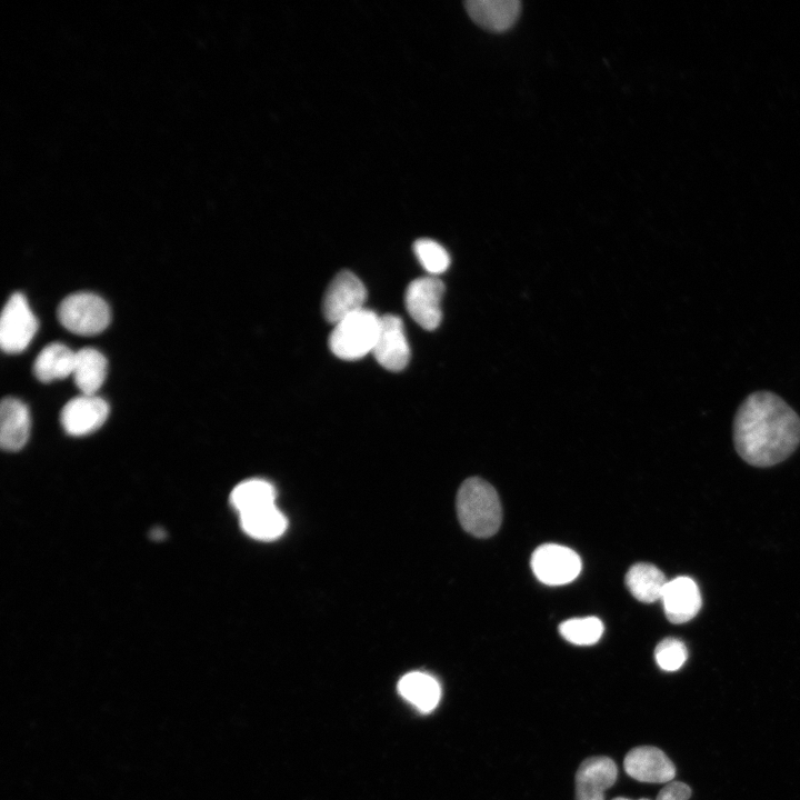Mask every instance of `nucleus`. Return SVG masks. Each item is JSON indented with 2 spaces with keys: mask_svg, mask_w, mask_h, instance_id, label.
I'll use <instances>...</instances> for the list:
<instances>
[{
  "mask_svg": "<svg viewBox=\"0 0 800 800\" xmlns=\"http://www.w3.org/2000/svg\"><path fill=\"white\" fill-rule=\"evenodd\" d=\"M738 454L754 467L786 460L800 443V418L779 396L753 392L739 407L733 422Z\"/></svg>",
  "mask_w": 800,
  "mask_h": 800,
  "instance_id": "1",
  "label": "nucleus"
},
{
  "mask_svg": "<svg viewBox=\"0 0 800 800\" xmlns=\"http://www.w3.org/2000/svg\"><path fill=\"white\" fill-rule=\"evenodd\" d=\"M461 527L477 538L493 536L502 521L501 503L494 488L481 478L467 479L457 493Z\"/></svg>",
  "mask_w": 800,
  "mask_h": 800,
  "instance_id": "2",
  "label": "nucleus"
},
{
  "mask_svg": "<svg viewBox=\"0 0 800 800\" xmlns=\"http://www.w3.org/2000/svg\"><path fill=\"white\" fill-rule=\"evenodd\" d=\"M380 317L361 309L334 324L329 336L331 352L343 360H358L372 352Z\"/></svg>",
  "mask_w": 800,
  "mask_h": 800,
  "instance_id": "3",
  "label": "nucleus"
},
{
  "mask_svg": "<svg viewBox=\"0 0 800 800\" xmlns=\"http://www.w3.org/2000/svg\"><path fill=\"white\" fill-rule=\"evenodd\" d=\"M58 319L69 331L92 336L103 331L111 319L107 302L90 292H77L64 298L58 308Z\"/></svg>",
  "mask_w": 800,
  "mask_h": 800,
  "instance_id": "4",
  "label": "nucleus"
},
{
  "mask_svg": "<svg viewBox=\"0 0 800 800\" xmlns=\"http://www.w3.org/2000/svg\"><path fill=\"white\" fill-rule=\"evenodd\" d=\"M38 330V320L28 300L14 292L6 302L0 320V346L7 353H19L28 348Z\"/></svg>",
  "mask_w": 800,
  "mask_h": 800,
  "instance_id": "5",
  "label": "nucleus"
},
{
  "mask_svg": "<svg viewBox=\"0 0 800 800\" xmlns=\"http://www.w3.org/2000/svg\"><path fill=\"white\" fill-rule=\"evenodd\" d=\"M531 569L544 584L561 586L573 581L581 571L580 557L570 548L546 543L531 557Z\"/></svg>",
  "mask_w": 800,
  "mask_h": 800,
  "instance_id": "6",
  "label": "nucleus"
},
{
  "mask_svg": "<svg viewBox=\"0 0 800 800\" xmlns=\"http://www.w3.org/2000/svg\"><path fill=\"white\" fill-rule=\"evenodd\" d=\"M443 282L434 276L411 281L404 293V304L411 318L423 329L434 330L442 319Z\"/></svg>",
  "mask_w": 800,
  "mask_h": 800,
  "instance_id": "7",
  "label": "nucleus"
},
{
  "mask_svg": "<svg viewBox=\"0 0 800 800\" xmlns=\"http://www.w3.org/2000/svg\"><path fill=\"white\" fill-rule=\"evenodd\" d=\"M367 290L351 271L339 272L328 286L322 301L323 316L333 326L364 308Z\"/></svg>",
  "mask_w": 800,
  "mask_h": 800,
  "instance_id": "8",
  "label": "nucleus"
},
{
  "mask_svg": "<svg viewBox=\"0 0 800 800\" xmlns=\"http://www.w3.org/2000/svg\"><path fill=\"white\" fill-rule=\"evenodd\" d=\"M371 353L377 362L387 370L401 371L407 367L410 359V347L400 317L396 314L380 317Z\"/></svg>",
  "mask_w": 800,
  "mask_h": 800,
  "instance_id": "9",
  "label": "nucleus"
},
{
  "mask_svg": "<svg viewBox=\"0 0 800 800\" xmlns=\"http://www.w3.org/2000/svg\"><path fill=\"white\" fill-rule=\"evenodd\" d=\"M108 416L109 406L102 398L82 393L64 404L60 421L68 434L80 437L98 430Z\"/></svg>",
  "mask_w": 800,
  "mask_h": 800,
  "instance_id": "10",
  "label": "nucleus"
},
{
  "mask_svg": "<svg viewBox=\"0 0 800 800\" xmlns=\"http://www.w3.org/2000/svg\"><path fill=\"white\" fill-rule=\"evenodd\" d=\"M626 772L633 779L650 783H669L676 776L672 761L652 746L631 749L623 761Z\"/></svg>",
  "mask_w": 800,
  "mask_h": 800,
  "instance_id": "11",
  "label": "nucleus"
},
{
  "mask_svg": "<svg viewBox=\"0 0 800 800\" xmlns=\"http://www.w3.org/2000/svg\"><path fill=\"white\" fill-rule=\"evenodd\" d=\"M661 601L666 617L672 623L691 620L697 616L702 603L696 581L683 576L667 582Z\"/></svg>",
  "mask_w": 800,
  "mask_h": 800,
  "instance_id": "12",
  "label": "nucleus"
},
{
  "mask_svg": "<svg viewBox=\"0 0 800 800\" xmlns=\"http://www.w3.org/2000/svg\"><path fill=\"white\" fill-rule=\"evenodd\" d=\"M617 774V764L612 759H586L576 773V800H604V791L613 786Z\"/></svg>",
  "mask_w": 800,
  "mask_h": 800,
  "instance_id": "13",
  "label": "nucleus"
},
{
  "mask_svg": "<svg viewBox=\"0 0 800 800\" xmlns=\"http://www.w3.org/2000/svg\"><path fill=\"white\" fill-rule=\"evenodd\" d=\"M464 7L474 23L492 32H502L517 21L521 3L518 0H469Z\"/></svg>",
  "mask_w": 800,
  "mask_h": 800,
  "instance_id": "14",
  "label": "nucleus"
},
{
  "mask_svg": "<svg viewBox=\"0 0 800 800\" xmlns=\"http://www.w3.org/2000/svg\"><path fill=\"white\" fill-rule=\"evenodd\" d=\"M30 434L28 407L16 398H4L0 407V443L4 450L18 451Z\"/></svg>",
  "mask_w": 800,
  "mask_h": 800,
  "instance_id": "15",
  "label": "nucleus"
},
{
  "mask_svg": "<svg viewBox=\"0 0 800 800\" xmlns=\"http://www.w3.org/2000/svg\"><path fill=\"white\" fill-rule=\"evenodd\" d=\"M624 582L630 593L637 600L651 603L661 599L668 580L663 572L656 566L639 562L629 568Z\"/></svg>",
  "mask_w": 800,
  "mask_h": 800,
  "instance_id": "16",
  "label": "nucleus"
},
{
  "mask_svg": "<svg viewBox=\"0 0 800 800\" xmlns=\"http://www.w3.org/2000/svg\"><path fill=\"white\" fill-rule=\"evenodd\" d=\"M76 352L63 343L46 346L33 363V373L42 382L63 379L72 374Z\"/></svg>",
  "mask_w": 800,
  "mask_h": 800,
  "instance_id": "17",
  "label": "nucleus"
},
{
  "mask_svg": "<svg viewBox=\"0 0 800 800\" xmlns=\"http://www.w3.org/2000/svg\"><path fill=\"white\" fill-rule=\"evenodd\" d=\"M241 529L251 538L271 541L281 537L287 527L286 516L276 504L239 516Z\"/></svg>",
  "mask_w": 800,
  "mask_h": 800,
  "instance_id": "18",
  "label": "nucleus"
},
{
  "mask_svg": "<svg viewBox=\"0 0 800 800\" xmlns=\"http://www.w3.org/2000/svg\"><path fill=\"white\" fill-rule=\"evenodd\" d=\"M399 693L420 711L433 710L441 696L439 682L430 674L413 671L404 674L398 683Z\"/></svg>",
  "mask_w": 800,
  "mask_h": 800,
  "instance_id": "19",
  "label": "nucleus"
},
{
  "mask_svg": "<svg viewBox=\"0 0 800 800\" xmlns=\"http://www.w3.org/2000/svg\"><path fill=\"white\" fill-rule=\"evenodd\" d=\"M72 376L82 393L96 394L107 376L104 356L93 348L77 351Z\"/></svg>",
  "mask_w": 800,
  "mask_h": 800,
  "instance_id": "20",
  "label": "nucleus"
},
{
  "mask_svg": "<svg viewBox=\"0 0 800 800\" xmlns=\"http://www.w3.org/2000/svg\"><path fill=\"white\" fill-rule=\"evenodd\" d=\"M276 489L270 482L262 479H249L233 488L230 502L240 516L276 504Z\"/></svg>",
  "mask_w": 800,
  "mask_h": 800,
  "instance_id": "21",
  "label": "nucleus"
},
{
  "mask_svg": "<svg viewBox=\"0 0 800 800\" xmlns=\"http://www.w3.org/2000/svg\"><path fill=\"white\" fill-rule=\"evenodd\" d=\"M560 634L577 646L596 643L603 633V624L597 617L573 618L559 626Z\"/></svg>",
  "mask_w": 800,
  "mask_h": 800,
  "instance_id": "22",
  "label": "nucleus"
},
{
  "mask_svg": "<svg viewBox=\"0 0 800 800\" xmlns=\"http://www.w3.org/2000/svg\"><path fill=\"white\" fill-rule=\"evenodd\" d=\"M413 252L430 276H438L447 271L450 266V256L437 241L421 238L414 241Z\"/></svg>",
  "mask_w": 800,
  "mask_h": 800,
  "instance_id": "23",
  "label": "nucleus"
},
{
  "mask_svg": "<svg viewBox=\"0 0 800 800\" xmlns=\"http://www.w3.org/2000/svg\"><path fill=\"white\" fill-rule=\"evenodd\" d=\"M688 658L684 643L676 638H666L658 643L654 650L657 664L664 671L680 669Z\"/></svg>",
  "mask_w": 800,
  "mask_h": 800,
  "instance_id": "24",
  "label": "nucleus"
},
{
  "mask_svg": "<svg viewBox=\"0 0 800 800\" xmlns=\"http://www.w3.org/2000/svg\"><path fill=\"white\" fill-rule=\"evenodd\" d=\"M691 797V788L681 781L667 783L658 793L656 800H688Z\"/></svg>",
  "mask_w": 800,
  "mask_h": 800,
  "instance_id": "25",
  "label": "nucleus"
},
{
  "mask_svg": "<svg viewBox=\"0 0 800 800\" xmlns=\"http://www.w3.org/2000/svg\"><path fill=\"white\" fill-rule=\"evenodd\" d=\"M613 800H631V799L618 797V798H614ZM638 800H650V799L642 798V799H638Z\"/></svg>",
  "mask_w": 800,
  "mask_h": 800,
  "instance_id": "26",
  "label": "nucleus"
}]
</instances>
